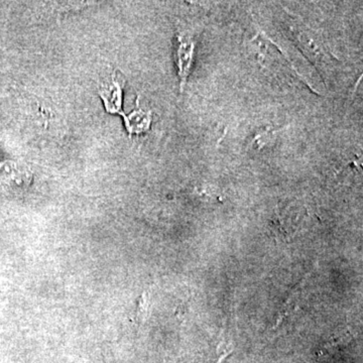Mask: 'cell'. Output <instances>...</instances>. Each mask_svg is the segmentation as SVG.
<instances>
[{
    "label": "cell",
    "mask_w": 363,
    "mask_h": 363,
    "mask_svg": "<svg viewBox=\"0 0 363 363\" xmlns=\"http://www.w3.org/2000/svg\"><path fill=\"white\" fill-rule=\"evenodd\" d=\"M124 80L117 77L116 73L112 75L111 82L102 85L99 90L100 97L102 98L105 104V108L111 113H118L125 117L123 112V89Z\"/></svg>",
    "instance_id": "6da1fadb"
},
{
    "label": "cell",
    "mask_w": 363,
    "mask_h": 363,
    "mask_svg": "<svg viewBox=\"0 0 363 363\" xmlns=\"http://www.w3.org/2000/svg\"><path fill=\"white\" fill-rule=\"evenodd\" d=\"M150 311V294L145 292L140 296L136 305L135 313V322L136 324L142 325L147 321Z\"/></svg>",
    "instance_id": "5b68a950"
},
{
    "label": "cell",
    "mask_w": 363,
    "mask_h": 363,
    "mask_svg": "<svg viewBox=\"0 0 363 363\" xmlns=\"http://www.w3.org/2000/svg\"><path fill=\"white\" fill-rule=\"evenodd\" d=\"M298 292H300V286H297V288L294 290L292 295H290V297H289L288 300L286 301L285 306H284L283 309L279 312V316L278 317V319H277V324H279V322L283 321L284 318L290 313L291 310L293 309L294 306L297 304L298 295H300V293Z\"/></svg>",
    "instance_id": "8992f818"
},
{
    "label": "cell",
    "mask_w": 363,
    "mask_h": 363,
    "mask_svg": "<svg viewBox=\"0 0 363 363\" xmlns=\"http://www.w3.org/2000/svg\"><path fill=\"white\" fill-rule=\"evenodd\" d=\"M124 123L130 135H140L150 130L152 114L138 108L130 116L124 117Z\"/></svg>",
    "instance_id": "277c9868"
},
{
    "label": "cell",
    "mask_w": 363,
    "mask_h": 363,
    "mask_svg": "<svg viewBox=\"0 0 363 363\" xmlns=\"http://www.w3.org/2000/svg\"><path fill=\"white\" fill-rule=\"evenodd\" d=\"M179 42L180 44L177 51V63H178L179 75L181 78V87L183 88L192 66L194 43L191 39H184V37H179Z\"/></svg>",
    "instance_id": "7a4b0ae2"
},
{
    "label": "cell",
    "mask_w": 363,
    "mask_h": 363,
    "mask_svg": "<svg viewBox=\"0 0 363 363\" xmlns=\"http://www.w3.org/2000/svg\"><path fill=\"white\" fill-rule=\"evenodd\" d=\"M32 175L28 173V169L18 168V164H4V168L0 171V179L4 183L9 185L20 186L26 185V183H30Z\"/></svg>",
    "instance_id": "3957f363"
}]
</instances>
